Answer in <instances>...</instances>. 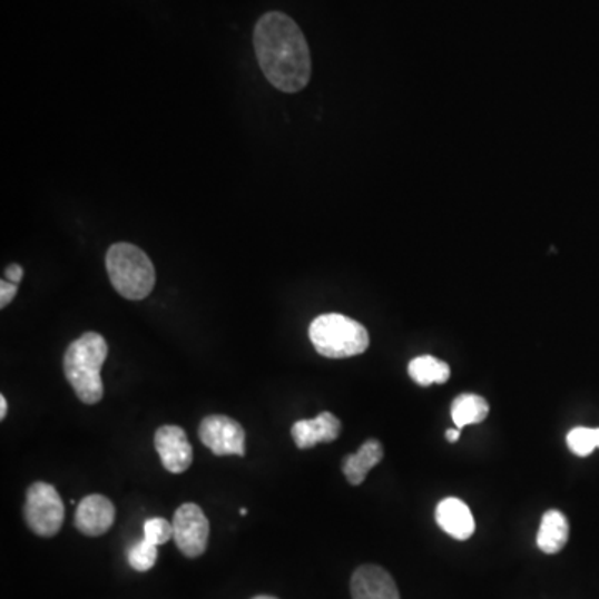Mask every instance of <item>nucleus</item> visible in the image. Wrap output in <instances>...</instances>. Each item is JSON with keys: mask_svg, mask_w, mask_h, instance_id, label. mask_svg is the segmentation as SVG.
<instances>
[{"mask_svg": "<svg viewBox=\"0 0 599 599\" xmlns=\"http://www.w3.org/2000/svg\"><path fill=\"white\" fill-rule=\"evenodd\" d=\"M198 436L217 456H245V430L237 420L225 415H210L202 420Z\"/></svg>", "mask_w": 599, "mask_h": 599, "instance_id": "0eeeda50", "label": "nucleus"}, {"mask_svg": "<svg viewBox=\"0 0 599 599\" xmlns=\"http://www.w3.org/2000/svg\"><path fill=\"white\" fill-rule=\"evenodd\" d=\"M23 277V268L20 267V265H10V267L6 268V278L9 282H12V284L19 285L20 282H22Z\"/></svg>", "mask_w": 599, "mask_h": 599, "instance_id": "412c9836", "label": "nucleus"}, {"mask_svg": "<svg viewBox=\"0 0 599 599\" xmlns=\"http://www.w3.org/2000/svg\"><path fill=\"white\" fill-rule=\"evenodd\" d=\"M567 443L577 456H590L599 449V429L577 426L568 433Z\"/></svg>", "mask_w": 599, "mask_h": 599, "instance_id": "f3484780", "label": "nucleus"}, {"mask_svg": "<svg viewBox=\"0 0 599 599\" xmlns=\"http://www.w3.org/2000/svg\"><path fill=\"white\" fill-rule=\"evenodd\" d=\"M254 599H278V598L267 597V595H264V597H255Z\"/></svg>", "mask_w": 599, "mask_h": 599, "instance_id": "b1692460", "label": "nucleus"}, {"mask_svg": "<svg viewBox=\"0 0 599 599\" xmlns=\"http://www.w3.org/2000/svg\"><path fill=\"white\" fill-rule=\"evenodd\" d=\"M490 413V405L483 396L474 393H463L454 399L451 405V419L456 429H464L468 425H478L487 420Z\"/></svg>", "mask_w": 599, "mask_h": 599, "instance_id": "2eb2a0df", "label": "nucleus"}, {"mask_svg": "<svg viewBox=\"0 0 599 599\" xmlns=\"http://www.w3.org/2000/svg\"><path fill=\"white\" fill-rule=\"evenodd\" d=\"M155 450L160 456L165 470L170 473H184L194 460L190 442L187 433L175 425H164L155 433Z\"/></svg>", "mask_w": 599, "mask_h": 599, "instance_id": "6e6552de", "label": "nucleus"}, {"mask_svg": "<svg viewBox=\"0 0 599 599\" xmlns=\"http://www.w3.org/2000/svg\"><path fill=\"white\" fill-rule=\"evenodd\" d=\"M109 345L100 333H84L63 355V373L80 402L96 405L104 399L102 366Z\"/></svg>", "mask_w": 599, "mask_h": 599, "instance_id": "f03ea898", "label": "nucleus"}, {"mask_svg": "<svg viewBox=\"0 0 599 599\" xmlns=\"http://www.w3.org/2000/svg\"><path fill=\"white\" fill-rule=\"evenodd\" d=\"M157 554V547L144 538L143 541H137V543L130 548L129 553H127V560H129V564L134 570L144 573V571H149L155 567Z\"/></svg>", "mask_w": 599, "mask_h": 599, "instance_id": "a211bd4d", "label": "nucleus"}, {"mask_svg": "<svg viewBox=\"0 0 599 599\" xmlns=\"http://www.w3.org/2000/svg\"><path fill=\"white\" fill-rule=\"evenodd\" d=\"M144 538L155 547H160L174 538V524L165 518H150L144 524Z\"/></svg>", "mask_w": 599, "mask_h": 599, "instance_id": "6ab92c4d", "label": "nucleus"}, {"mask_svg": "<svg viewBox=\"0 0 599 599\" xmlns=\"http://www.w3.org/2000/svg\"><path fill=\"white\" fill-rule=\"evenodd\" d=\"M23 517L33 533L42 538L56 537L66 518V507L60 500L59 491L43 481L30 484L27 490Z\"/></svg>", "mask_w": 599, "mask_h": 599, "instance_id": "39448f33", "label": "nucleus"}, {"mask_svg": "<svg viewBox=\"0 0 599 599\" xmlns=\"http://www.w3.org/2000/svg\"><path fill=\"white\" fill-rule=\"evenodd\" d=\"M435 518L439 527L454 540H468V538L473 537L474 530H477V523H474L470 508L458 498H446V500L440 501Z\"/></svg>", "mask_w": 599, "mask_h": 599, "instance_id": "f8f14e48", "label": "nucleus"}, {"mask_svg": "<svg viewBox=\"0 0 599 599\" xmlns=\"http://www.w3.org/2000/svg\"><path fill=\"white\" fill-rule=\"evenodd\" d=\"M254 46L262 72L275 89L295 94L308 86L312 56L294 19L282 12L265 13L255 26Z\"/></svg>", "mask_w": 599, "mask_h": 599, "instance_id": "f257e3e1", "label": "nucleus"}, {"mask_svg": "<svg viewBox=\"0 0 599 599\" xmlns=\"http://www.w3.org/2000/svg\"><path fill=\"white\" fill-rule=\"evenodd\" d=\"M342 433V422L333 413H320L313 420H300L292 426V436L300 450L313 449L318 443H333Z\"/></svg>", "mask_w": 599, "mask_h": 599, "instance_id": "9b49d317", "label": "nucleus"}, {"mask_svg": "<svg viewBox=\"0 0 599 599\" xmlns=\"http://www.w3.org/2000/svg\"><path fill=\"white\" fill-rule=\"evenodd\" d=\"M116 521V507L104 494H89L80 501L76 511L77 530L86 537H102Z\"/></svg>", "mask_w": 599, "mask_h": 599, "instance_id": "1a4fd4ad", "label": "nucleus"}, {"mask_svg": "<svg viewBox=\"0 0 599 599\" xmlns=\"http://www.w3.org/2000/svg\"><path fill=\"white\" fill-rule=\"evenodd\" d=\"M353 599H400L399 588L389 571L375 564L360 567L350 583Z\"/></svg>", "mask_w": 599, "mask_h": 599, "instance_id": "9d476101", "label": "nucleus"}, {"mask_svg": "<svg viewBox=\"0 0 599 599\" xmlns=\"http://www.w3.org/2000/svg\"><path fill=\"white\" fill-rule=\"evenodd\" d=\"M110 284L127 300L149 297L155 287L154 264L146 252L132 244L112 245L107 252Z\"/></svg>", "mask_w": 599, "mask_h": 599, "instance_id": "20e7f679", "label": "nucleus"}, {"mask_svg": "<svg viewBox=\"0 0 599 599\" xmlns=\"http://www.w3.org/2000/svg\"><path fill=\"white\" fill-rule=\"evenodd\" d=\"M409 375L420 386L443 385L449 382L451 370L449 363L435 356H416L410 362Z\"/></svg>", "mask_w": 599, "mask_h": 599, "instance_id": "dca6fc26", "label": "nucleus"}, {"mask_svg": "<svg viewBox=\"0 0 599 599\" xmlns=\"http://www.w3.org/2000/svg\"><path fill=\"white\" fill-rule=\"evenodd\" d=\"M174 540L187 558H197L207 550L210 524L198 504L184 503L174 514Z\"/></svg>", "mask_w": 599, "mask_h": 599, "instance_id": "423d86ee", "label": "nucleus"}, {"mask_svg": "<svg viewBox=\"0 0 599 599\" xmlns=\"http://www.w3.org/2000/svg\"><path fill=\"white\" fill-rule=\"evenodd\" d=\"M570 540V523L561 511L550 510L541 518L537 543L543 553L557 554Z\"/></svg>", "mask_w": 599, "mask_h": 599, "instance_id": "4468645a", "label": "nucleus"}, {"mask_svg": "<svg viewBox=\"0 0 599 599\" xmlns=\"http://www.w3.org/2000/svg\"><path fill=\"white\" fill-rule=\"evenodd\" d=\"M7 410H9V405H7L6 396L0 395V420L6 419Z\"/></svg>", "mask_w": 599, "mask_h": 599, "instance_id": "5701e85b", "label": "nucleus"}, {"mask_svg": "<svg viewBox=\"0 0 599 599\" xmlns=\"http://www.w3.org/2000/svg\"><path fill=\"white\" fill-rule=\"evenodd\" d=\"M383 460V446L379 440L370 439L360 446L356 453L348 454L343 460L342 470L346 480L353 487H359L365 481L366 474Z\"/></svg>", "mask_w": 599, "mask_h": 599, "instance_id": "ddd939ff", "label": "nucleus"}, {"mask_svg": "<svg viewBox=\"0 0 599 599\" xmlns=\"http://www.w3.org/2000/svg\"><path fill=\"white\" fill-rule=\"evenodd\" d=\"M310 342L326 359H350L369 350V330L348 316L325 313L310 323Z\"/></svg>", "mask_w": 599, "mask_h": 599, "instance_id": "7ed1b4c3", "label": "nucleus"}, {"mask_svg": "<svg viewBox=\"0 0 599 599\" xmlns=\"http://www.w3.org/2000/svg\"><path fill=\"white\" fill-rule=\"evenodd\" d=\"M460 429H451L446 432V440H449L450 443H456L458 440H460Z\"/></svg>", "mask_w": 599, "mask_h": 599, "instance_id": "4be33fe9", "label": "nucleus"}, {"mask_svg": "<svg viewBox=\"0 0 599 599\" xmlns=\"http://www.w3.org/2000/svg\"><path fill=\"white\" fill-rule=\"evenodd\" d=\"M17 295V284L9 281L0 282V308H6Z\"/></svg>", "mask_w": 599, "mask_h": 599, "instance_id": "aec40b11", "label": "nucleus"}]
</instances>
